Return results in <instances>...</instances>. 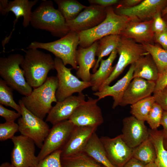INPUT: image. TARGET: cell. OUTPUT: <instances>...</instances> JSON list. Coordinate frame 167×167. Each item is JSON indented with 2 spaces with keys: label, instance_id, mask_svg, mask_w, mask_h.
Instances as JSON below:
<instances>
[{
  "label": "cell",
  "instance_id": "b9f144b4",
  "mask_svg": "<svg viewBox=\"0 0 167 167\" xmlns=\"http://www.w3.org/2000/svg\"><path fill=\"white\" fill-rule=\"evenodd\" d=\"M91 5H97L106 8L118 4V0H88Z\"/></svg>",
  "mask_w": 167,
  "mask_h": 167
},
{
  "label": "cell",
  "instance_id": "bcb514c9",
  "mask_svg": "<svg viewBox=\"0 0 167 167\" xmlns=\"http://www.w3.org/2000/svg\"><path fill=\"white\" fill-rule=\"evenodd\" d=\"M145 165L139 161L132 158L123 167H145Z\"/></svg>",
  "mask_w": 167,
  "mask_h": 167
},
{
  "label": "cell",
  "instance_id": "681fc988",
  "mask_svg": "<svg viewBox=\"0 0 167 167\" xmlns=\"http://www.w3.org/2000/svg\"><path fill=\"white\" fill-rule=\"evenodd\" d=\"M162 11V14L163 16H164L167 14V5Z\"/></svg>",
  "mask_w": 167,
  "mask_h": 167
},
{
  "label": "cell",
  "instance_id": "4dcf8cb0",
  "mask_svg": "<svg viewBox=\"0 0 167 167\" xmlns=\"http://www.w3.org/2000/svg\"><path fill=\"white\" fill-rule=\"evenodd\" d=\"M62 167H105L84 152L61 157Z\"/></svg>",
  "mask_w": 167,
  "mask_h": 167
},
{
  "label": "cell",
  "instance_id": "e575fe53",
  "mask_svg": "<svg viewBox=\"0 0 167 167\" xmlns=\"http://www.w3.org/2000/svg\"><path fill=\"white\" fill-rule=\"evenodd\" d=\"M164 110L158 104L155 102L148 115L146 121L150 129H157L160 123Z\"/></svg>",
  "mask_w": 167,
  "mask_h": 167
},
{
  "label": "cell",
  "instance_id": "d4e9b609",
  "mask_svg": "<svg viewBox=\"0 0 167 167\" xmlns=\"http://www.w3.org/2000/svg\"><path fill=\"white\" fill-rule=\"evenodd\" d=\"M159 74L155 63L148 53L141 57L135 63L133 78H141L156 82Z\"/></svg>",
  "mask_w": 167,
  "mask_h": 167
},
{
  "label": "cell",
  "instance_id": "7a4b0ae2",
  "mask_svg": "<svg viewBox=\"0 0 167 167\" xmlns=\"http://www.w3.org/2000/svg\"><path fill=\"white\" fill-rule=\"evenodd\" d=\"M66 20L59 11L55 9L52 1L43 0L32 12L30 24L35 29L50 32L54 36L62 38L70 31Z\"/></svg>",
  "mask_w": 167,
  "mask_h": 167
},
{
  "label": "cell",
  "instance_id": "44dd1931",
  "mask_svg": "<svg viewBox=\"0 0 167 167\" xmlns=\"http://www.w3.org/2000/svg\"><path fill=\"white\" fill-rule=\"evenodd\" d=\"M152 19L144 21L130 19L120 35L141 45L153 44L154 39L152 29Z\"/></svg>",
  "mask_w": 167,
  "mask_h": 167
},
{
  "label": "cell",
  "instance_id": "52a82bcc",
  "mask_svg": "<svg viewBox=\"0 0 167 167\" xmlns=\"http://www.w3.org/2000/svg\"><path fill=\"white\" fill-rule=\"evenodd\" d=\"M116 49L119 55L118 61L112 73L101 86L98 91L105 86L109 85L129 65L135 63L141 57L148 54L142 45L131 39L121 36Z\"/></svg>",
  "mask_w": 167,
  "mask_h": 167
},
{
  "label": "cell",
  "instance_id": "e0dca14e",
  "mask_svg": "<svg viewBox=\"0 0 167 167\" xmlns=\"http://www.w3.org/2000/svg\"><path fill=\"white\" fill-rule=\"evenodd\" d=\"M83 92L77 95H72L63 101H57L48 114L45 120L53 125L69 120L76 109L85 101Z\"/></svg>",
  "mask_w": 167,
  "mask_h": 167
},
{
  "label": "cell",
  "instance_id": "ffe728a7",
  "mask_svg": "<svg viewBox=\"0 0 167 167\" xmlns=\"http://www.w3.org/2000/svg\"><path fill=\"white\" fill-rule=\"evenodd\" d=\"M156 82L139 77L134 78L128 85L119 105H131L151 96L154 92Z\"/></svg>",
  "mask_w": 167,
  "mask_h": 167
},
{
  "label": "cell",
  "instance_id": "9c48e42d",
  "mask_svg": "<svg viewBox=\"0 0 167 167\" xmlns=\"http://www.w3.org/2000/svg\"><path fill=\"white\" fill-rule=\"evenodd\" d=\"M55 69L57 72L58 86L56 93L57 101H63L75 93H80L92 86L90 82L80 80L71 72L72 68H68L62 60L55 57L54 59Z\"/></svg>",
  "mask_w": 167,
  "mask_h": 167
},
{
  "label": "cell",
  "instance_id": "1f68e13d",
  "mask_svg": "<svg viewBox=\"0 0 167 167\" xmlns=\"http://www.w3.org/2000/svg\"><path fill=\"white\" fill-rule=\"evenodd\" d=\"M155 102L153 96L143 98L131 105V113L137 119L146 121L150 111Z\"/></svg>",
  "mask_w": 167,
  "mask_h": 167
},
{
  "label": "cell",
  "instance_id": "7402d4cb",
  "mask_svg": "<svg viewBox=\"0 0 167 167\" xmlns=\"http://www.w3.org/2000/svg\"><path fill=\"white\" fill-rule=\"evenodd\" d=\"M135 66V63L131 64L126 74L114 85L105 86L93 94L98 97L99 100L107 96H112L113 100L112 108L115 109L119 105L126 89L133 79Z\"/></svg>",
  "mask_w": 167,
  "mask_h": 167
},
{
  "label": "cell",
  "instance_id": "4fadbf2b",
  "mask_svg": "<svg viewBox=\"0 0 167 167\" xmlns=\"http://www.w3.org/2000/svg\"><path fill=\"white\" fill-rule=\"evenodd\" d=\"M106 15V8L97 5L87 7L74 19L66 21L70 31L78 32L91 29L101 23Z\"/></svg>",
  "mask_w": 167,
  "mask_h": 167
},
{
  "label": "cell",
  "instance_id": "ee69618b",
  "mask_svg": "<svg viewBox=\"0 0 167 167\" xmlns=\"http://www.w3.org/2000/svg\"><path fill=\"white\" fill-rule=\"evenodd\" d=\"M141 0H124L119 1L116 7L130 8L134 7L140 3Z\"/></svg>",
  "mask_w": 167,
  "mask_h": 167
},
{
  "label": "cell",
  "instance_id": "7c38bea8",
  "mask_svg": "<svg viewBox=\"0 0 167 167\" xmlns=\"http://www.w3.org/2000/svg\"><path fill=\"white\" fill-rule=\"evenodd\" d=\"M99 101L88 97L76 109L69 120L75 126L97 128L104 121L101 110L97 105Z\"/></svg>",
  "mask_w": 167,
  "mask_h": 167
},
{
  "label": "cell",
  "instance_id": "30bf717a",
  "mask_svg": "<svg viewBox=\"0 0 167 167\" xmlns=\"http://www.w3.org/2000/svg\"><path fill=\"white\" fill-rule=\"evenodd\" d=\"M75 127L69 120L53 125L37 156L39 161L54 152L61 150L67 142Z\"/></svg>",
  "mask_w": 167,
  "mask_h": 167
},
{
  "label": "cell",
  "instance_id": "8fae6325",
  "mask_svg": "<svg viewBox=\"0 0 167 167\" xmlns=\"http://www.w3.org/2000/svg\"><path fill=\"white\" fill-rule=\"evenodd\" d=\"M11 139L13 147L11 152V163L16 167H35L39 161L35 155L34 141L21 135L15 136Z\"/></svg>",
  "mask_w": 167,
  "mask_h": 167
},
{
  "label": "cell",
  "instance_id": "5bb4252c",
  "mask_svg": "<svg viewBox=\"0 0 167 167\" xmlns=\"http://www.w3.org/2000/svg\"><path fill=\"white\" fill-rule=\"evenodd\" d=\"M100 138L108 159L115 167H123L132 158L133 149L125 143L121 134L113 138L102 136Z\"/></svg>",
  "mask_w": 167,
  "mask_h": 167
},
{
  "label": "cell",
  "instance_id": "9a60e30c",
  "mask_svg": "<svg viewBox=\"0 0 167 167\" xmlns=\"http://www.w3.org/2000/svg\"><path fill=\"white\" fill-rule=\"evenodd\" d=\"M167 5L166 0H144L132 7H116L114 11L117 14L131 19L144 21L152 19L158 11H162Z\"/></svg>",
  "mask_w": 167,
  "mask_h": 167
},
{
  "label": "cell",
  "instance_id": "ba28073f",
  "mask_svg": "<svg viewBox=\"0 0 167 167\" xmlns=\"http://www.w3.org/2000/svg\"><path fill=\"white\" fill-rule=\"evenodd\" d=\"M18 102L21 109V116L17 121L19 131L21 135L32 140L41 149L49 131V127L47 122L28 110L21 99Z\"/></svg>",
  "mask_w": 167,
  "mask_h": 167
},
{
  "label": "cell",
  "instance_id": "484cf974",
  "mask_svg": "<svg viewBox=\"0 0 167 167\" xmlns=\"http://www.w3.org/2000/svg\"><path fill=\"white\" fill-rule=\"evenodd\" d=\"M84 152L105 167H115L108 159L100 138L96 132L91 135Z\"/></svg>",
  "mask_w": 167,
  "mask_h": 167
},
{
  "label": "cell",
  "instance_id": "836d02e7",
  "mask_svg": "<svg viewBox=\"0 0 167 167\" xmlns=\"http://www.w3.org/2000/svg\"><path fill=\"white\" fill-rule=\"evenodd\" d=\"M13 90L3 79H0V104L10 106L21 114L20 106L14 99Z\"/></svg>",
  "mask_w": 167,
  "mask_h": 167
},
{
  "label": "cell",
  "instance_id": "6da1fadb",
  "mask_svg": "<svg viewBox=\"0 0 167 167\" xmlns=\"http://www.w3.org/2000/svg\"><path fill=\"white\" fill-rule=\"evenodd\" d=\"M23 49L25 54L20 65L26 81L34 89L43 84L48 73L55 69L54 62L51 55L37 49Z\"/></svg>",
  "mask_w": 167,
  "mask_h": 167
},
{
  "label": "cell",
  "instance_id": "74e56055",
  "mask_svg": "<svg viewBox=\"0 0 167 167\" xmlns=\"http://www.w3.org/2000/svg\"><path fill=\"white\" fill-rule=\"evenodd\" d=\"M161 11H158L152 19V29L154 33H161L167 30V24L161 17Z\"/></svg>",
  "mask_w": 167,
  "mask_h": 167
},
{
  "label": "cell",
  "instance_id": "83f0119b",
  "mask_svg": "<svg viewBox=\"0 0 167 167\" xmlns=\"http://www.w3.org/2000/svg\"><path fill=\"white\" fill-rule=\"evenodd\" d=\"M148 132L149 138L153 144L156 151L154 162L157 167H167V150L164 145L162 131L149 129Z\"/></svg>",
  "mask_w": 167,
  "mask_h": 167
},
{
  "label": "cell",
  "instance_id": "cb8c5ba5",
  "mask_svg": "<svg viewBox=\"0 0 167 167\" xmlns=\"http://www.w3.org/2000/svg\"><path fill=\"white\" fill-rule=\"evenodd\" d=\"M118 52L114 49L105 60L103 59L100 62V65L97 70L91 74L90 82L92 84V89L95 92L98 91L103 84L109 77L114 67L113 63L117 56Z\"/></svg>",
  "mask_w": 167,
  "mask_h": 167
},
{
  "label": "cell",
  "instance_id": "f907efd6",
  "mask_svg": "<svg viewBox=\"0 0 167 167\" xmlns=\"http://www.w3.org/2000/svg\"><path fill=\"white\" fill-rule=\"evenodd\" d=\"M163 144L165 148L167 150V139H164Z\"/></svg>",
  "mask_w": 167,
  "mask_h": 167
},
{
  "label": "cell",
  "instance_id": "7bdbcfd3",
  "mask_svg": "<svg viewBox=\"0 0 167 167\" xmlns=\"http://www.w3.org/2000/svg\"><path fill=\"white\" fill-rule=\"evenodd\" d=\"M154 41L160 44L163 49L167 50V30L162 32L154 33Z\"/></svg>",
  "mask_w": 167,
  "mask_h": 167
},
{
  "label": "cell",
  "instance_id": "277c9868",
  "mask_svg": "<svg viewBox=\"0 0 167 167\" xmlns=\"http://www.w3.org/2000/svg\"><path fill=\"white\" fill-rule=\"evenodd\" d=\"M105 19L96 27L79 32V46L86 48L103 37L112 35H120L130 18L126 16L117 14L111 6L106 8Z\"/></svg>",
  "mask_w": 167,
  "mask_h": 167
},
{
  "label": "cell",
  "instance_id": "3957f363",
  "mask_svg": "<svg viewBox=\"0 0 167 167\" xmlns=\"http://www.w3.org/2000/svg\"><path fill=\"white\" fill-rule=\"evenodd\" d=\"M58 86L57 76H50L42 85L21 100L28 110L43 120L52 108V103L57 102L56 93Z\"/></svg>",
  "mask_w": 167,
  "mask_h": 167
},
{
  "label": "cell",
  "instance_id": "d590c367",
  "mask_svg": "<svg viewBox=\"0 0 167 167\" xmlns=\"http://www.w3.org/2000/svg\"><path fill=\"white\" fill-rule=\"evenodd\" d=\"M19 131V125L15 122H5L0 124V141L11 139L15 134Z\"/></svg>",
  "mask_w": 167,
  "mask_h": 167
},
{
  "label": "cell",
  "instance_id": "7dc6e473",
  "mask_svg": "<svg viewBox=\"0 0 167 167\" xmlns=\"http://www.w3.org/2000/svg\"><path fill=\"white\" fill-rule=\"evenodd\" d=\"M0 167H16L11 163L8 162H5L2 163L0 165Z\"/></svg>",
  "mask_w": 167,
  "mask_h": 167
},
{
  "label": "cell",
  "instance_id": "603a6c76",
  "mask_svg": "<svg viewBox=\"0 0 167 167\" xmlns=\"http://www.w3.org/2000/svg\"><path fill=\"white\" fill-rule=\"evenodd\" d=\"M98 41L89 47L83 48L79 46L76 53V60L78 69L76 72L77 77L85 82H90L91 74L90 70L96 63L95 59Z\"/></svg>",
  "mask_w": 167,
  "mask_h": 167
},
{
  "label": "cell",
  "instance_id": "8992f818",
  "mask_svg": "<svg viewBox=\"0 0 167 167\" xmlns=\"http://www.w3.org/2000/svg\"><path fill=\"white\" fill-rule=\"evenodd\" d=\"M24 56L14 54L0 58V75L7 85L20 94L26 96L32 91L25 79L20 65Z\"/></svg>",
  "mask_w": 167,
  "mask_h": 167
},
{
  "label": "cell",
  "instance_id": "d6a6232c",
  "mask_svg": "<svg viewBox=\"0 0 167 167\" xmlns=\"http://www.w3.org/2000/svg\"><path fill=\"white\" fill-rule=\"evenodd\" d=\"M142 45L152 58L159 73L167 68V50L153 44L147 43Z\"/></svg>",
  "mask_w": 167,
  "mask_h": 167
},
{
  "label": "cell",
  "instance_id": "d6986e66",
  "mask_svg": "<svg viewBox=\"0 0 167 167\" xmlns=\"http://www.w3.org/2000/svg\"><path fill=\"white\" fill-rule=\"evenodd\" d=\"M97 129L92 127L75 126L67 142L61 149V157L84 152L90 137Z\"/></svg>",
  "mask_w": 167,
  "mask_h": 167
},
{
  "label": "cell",
  "instance_id": "816d5d0a",
  "mask_svg": "<svg viewBox=\"0 0 167 167\" xmlns=\"http://www.w3.org/2000/svg\"><path fill=\"white\" fill-rule=\"evenodd\" d=\"M166 24H167V20H166Z\"/></svg>",
  "mask_w": 167,
  "mask_h": 167
},
{
  "label": "cell",
  "instance_id": "f6af8a7d",
  "mask_svg": "<svg viewBox=\"0 0 167 167\" xmlns=\"http://www.w3.org/2000/svg\"><path fill=\"white\" fill-rule=\"evenodd\" d=\"M160 125H161L163 128L162 131L164 139H167V111H163Z\"/></svg>",
  "mask_w": 167,
  "mask_h": 167
},
{
  "label": "cell",
  "instance_id": "5b68a950",
  "mask_svg": "<svg viewBox=\"0 0 167 167\" xmlns=\"http://www.w3.org/2000/svg\"><path fill=\"white\" fill-rule=\"evenodd\" d=\"M78 32L70 31L65 36L52 42L42 43L34 41L31 43L27 49H41L53 54L60 59L64 64L71 65L73 69L78 70L76 56L77 46L79 44Z\"/></svg>",
  "mask_w": 167,
  "mask_h": 167
},
{
  "label": "cell",
  "instance_id": "ab89813d",
  "mask_svg": "<svg viewBox=\"0 0 167 167\" xmlns=\"http://www.w3.org/2000/svg\"><path fill=\"white\" fill-rule=\"evenodd\" d=\"M0 116L6 122H14L21 117V114L18 112L7 109L0 104Z\"/></svg>",
  "mask_w": 167,
  "mask_h": 167
},
{
  "label": "cell",
  "instance_id": "60d3db41",
  "mask_svg": "<svg viewBox=\"0 0 167 167\" xmlns=\"http://www.w3.org/2000/svg\"><path fill=\"white\" fill-rule=\"evenodd\" d=\"M167 87V68L159 74L154 92L161 90Z\"/></svg>",
  "mask_w": 167,
  "mask_h": 167
},
{
  "label": "cell",
  "instance_id": "f546056e",
  "mask_svg": "<svg viewBox=\"0 0 167 167\" xmlns=\"http://www.w3.org/2000/svg\"><path fill=\"white\" fill-rule=\"evenodd\" d=\"M132 158L146 165L155 162L156 158V151L153 144L149 137L133 149Z\"/></svg>",
  "mask_w": 167,
  "mask_h": 167
},
{
  "label": "cell",
  "instance_id": "2e32d148",
  "mask_svg": "<svg viewBox=\"0 0 167 167\" xmlns=\"http://www.w3.org/2000/svg\"><path fill=\"white\" fill-rule=\"evenodd\" d=\"M122 138L130 148L133 149L149 137L148 129L144 122L133 116L128 117L122 120Z\"/></svg>",
  "mask_w": 167,
  "mask_h": 167
},
{
  "label": "cell",
  "instance_id": "ac0fdd59",
  "mask_svg": "<svg viewBox=\"0 0 167 167\" xmlns=\"http://www.w3.org/2000/svg\"><path fill=\"white\" fill-rule=\"evenodd\" d=\"M38 0H14L9 1L7 0H0V12L5 15L10 11L15 15V18L14 21L13 29L9 36L5 39V41L7 42L15 29V25L21 17H23V25L25 28L29 25L32 11L31 9L38 2Z\"/></svg>",
  "mask_w": 167,
  "mask_h": 167
},
{
  "label": "cell",
  "instance_id": "f35d334b",
  "mask_svg": "<svg viewBox=\"0 0 167 167\" xmlns=\"http://www.w3.org/2000/svg\"><path fill=\"white\" fill-rule=\"evenodd\" d=\"M153 93L152 96L155 102L160 105L164 111H167V87Z\"/></svg>",
  "mask_w": 167,
  "mask_h": 167
},
{
  "label": "cell",
  "instance_id": "8d00e7d4",
  "mask_svg": "<svg viewBox=\"0 0 167 167\" xmlns=\"http://www.w3.org/2000/svg\"><path fill=\"white\" fill-rule=\"evenodd\" d=\"M61 150L56 151L40 161L35 167H62Z\"/></svg>",
  "mask_w": 167,
  "mask_h": 167
},
{
  "label": "cell",
  "instance_id": "f1b7e54d",
  "mask_svg": "<svg viewBox=\"0 0 167 167\" xmlns=\"http://www.w3.org/2000/svg\"><path fill=\"white\" fill-rule=\"evenodd\" d=\"M66 21L75 19L86 7L76 0H54Z\"/></svg>",
  "mask_w": 167,
  "mask_h": 167
},
{
  "label": "cell",
  "instance_id": "c3c4849f",
  "mask_svg": "<svg viewBox=\"0 0 167 167\" xmlns=\"http://www.w3.org/2000/svg\"><path fill=\"white\" fill-rule=\"evenodd\" d=\"M145 167H157L154 162L150 163L145 165Z\"/></svg>",
  "mask_w": 167,
  "mask_h": 167
},
{
  "label": "cell",
  "instance_id": "4316f807",
  "mask_svg": "<svg viewBox=\"0 0 167 167\" xmlns=\"http://www.w3.org/2000/svg\"><path fill=\"white\" fill-rule=\"evenodd\" d=\"M121 36L119 35H112L106 36L98 41L96 56L97 59L95 65L92 68V72L94 73L98 69L101 60L104 57L110 54L118 47Z\"/></svg>",
  "mask_w": 167,
  "mask_h": 167
}]
</instances>
